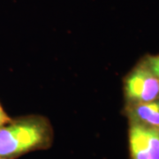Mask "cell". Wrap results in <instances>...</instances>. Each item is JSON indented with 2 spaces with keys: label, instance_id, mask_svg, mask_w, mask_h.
<instances>
[{
  "label": "cell",
  "instance_id": "obj_1",
  "mask_svg": "<svg viewBox=\"0 0 159 159\" xmlns=\"http://www.w3.org/2000/svg\"><path fill=\"white\" fill-rule=\"evenodd\" d=\"M51 141V128L45 120L30 117L11 121L0 127V157L13 159L44 148Z\"/></svg>",
  "mask_w": 159,
  "mask_h": 159
},
{
  "label": "cell",
  "instance_id": "obj_2",
  "mask_svg": "<svg viewBox=\"0 0 159 159\" xmlns=\"http://www.w3.org/2000/svg\"><path fill=\"white\" fill-rule=\"evenodd\" d=\"M125 92L129 103L157 100L159 98V78L142 64L125 79Z\"/></svg>",
  "mask_w": 159,
  "mask_h": 159
},
{
  "label": "cell",
  "instance_id": "obj_3",
  "mask_svg": "<svg viewBox=\"0 0 159 159\" xmlns=\"http://www.w3.org/2000/svg\"><path fill=\"white\" fill-rule=\"evenodd\" d=\"M129 147L132 159H159V129L130 124Z\"/></svg>",
  "mask_w": 159,
  "mask_h": 159
},
{
  "label": "cell",
  "instance_id": "obj_4",
  "mask_svg": "<svg viewBox=\"0 0 159 159\" xmlns=\"http://www.w3.org/2000/svg\"><path fill=\"white\" fill-rule=\"evenodd\" d=\"M127 111L130 124L159 129V98L147 102L129 103Z\"/></svg>",
  "mask_w": 159,
  "mask_h": 159
},
{
  "label": "cell",
  "instance_id": "obj_5",
  "mask_svg": "<svg viewBox=\"0 0 159 159\" xmlns=\"http://www.w3.org/2000/svg\"><path fill=\"white\" fill-rule=\"evenodd\" d=\"M143 64L159 78V56L148 57Z\"/></svg>",
  "mask_w": 159,
  "mask_h": 159
},
{
  "label": "cell",
  "instance_id": "obj_6",
  "mask_svg": "<svg viewBox=\"0 0 159 159\" xmlns=\"http://www.w3.org/2000/svg\"><path fill=\"white\" fill-rule=\"evenodd\" d=\"M11 119L8 117V115L5 112L4 109L0 105V127L6 125L7 123L11 122Z\"/></svg>",
  "mask_w": 159,
  "mask_h": 159
},
{
  "label": "cell",
  "instance_id": "obj_7",
  "mask_svg": "<svg viewBox=\"0 0 159 159\" xmlns=\"http://www.w3.org/2000/svg\"><path fill=\"white\" fill-rule=\"evenodd\" d=\"M0 159H6V158H3V157H0Z\"/></svg>",
  "mask_w": 159,
  "mask_h": 159
}]
</instances>
